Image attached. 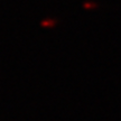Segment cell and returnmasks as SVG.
<instances>
[]
</instances>
